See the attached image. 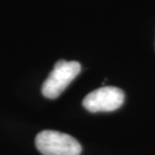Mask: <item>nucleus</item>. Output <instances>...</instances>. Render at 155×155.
Instances as JSON below:
<instances>
[{
    "mask_svg": "<svg viewBox=\"0 0 155 155\" xmlns=\"http://www.w3.org/2000/svg\"><path fill=\"white\" fill-rule=\"evenodd\" d=\"M36 147L43 155H79L82 146L70 134L45 130L37 134Z\"/></svg>",
    "mask_w": 155,
    "mask_h": 155,
    "instance_id": "f257e3e1",
    "label": "nucleus"
},
{
    "mask_svg": "<svg viewBox=\"0 0 155 155\" xmlns=\"http://www.w3.org/2000/svg\"><path fill=\"white\" fill-rule=\"evenodd\" d=\"M81 72V64L77 61H66L59 60L55 63L50 76L46 78L43 86L41 93L45 98L56 99L60 94L68 87L77 75Z\"/></svg>",
    "mask_w": 155,
    "mask_h": 155,
    "instance_id": "f03ea898",
    "label": "nucleus"
},
{
    "mask_svg": "<svg viewBox=\"0 0 155 155\" xmlns=\"http://www.w3.org/2000/svg\"><path fill=\"white\" fill-rule=\"evenodd\" d=\"M124 102V93L115 86H104L94 90L83 100V106L91 113L113 111L118 109Z\"/></svg>",
    "mask_w": 155,
    "mask_h": 155,
    "instance_id": "7ed1b4c3",
    "label": "nucleus"
}]
</instances>
